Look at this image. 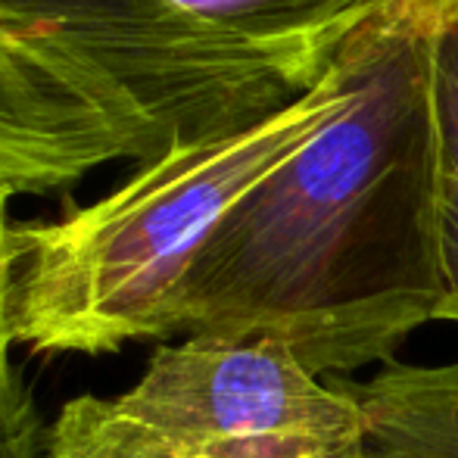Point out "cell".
Here are the masks:
<instances>
[{
    "label": "cell",
    "instance_id": "1",
    "mask_svg": "<svg viewBox=\"0 0 458 458\" xmlns=\"http://www.w3.org/2000/svg\"><path fill=\"white\" fill-rule=\"evenodd\" d=\"M434 4L403 0L346 44L344 103L199 243L169 300L172 337H268L321 377L393 362L443 318Z\"/></svg>",
    "mask_w": 458,
    "mask_h": 458
},
{
    "label": "cell",
    "instance_id": "2",
    "mask_svg": "<svg viewBox=\"0 0 458 458\" xmlns=\"http://www.w3.org/2000/svg\"><path fill=\"white\" fill-rule=\"evenodd\" d=\"M318 79L169 0H0V184L41 197L157 163L259 125Z\"/></svg>",
    "mask_w": 458,
    "mask_h": 458
},
{
    "label": "cell",
    "instance_id": "3",
    "mask_svg": "<svg viewBox=\"0 0 458 458\" xmlns=\"http://www.w3.org/2000/svg\"><path fill=\"white\" fill-rule=\"evenodd\" d=\"M340 54L306 94L259 125L134 165L113 193L60 222L13 225V344L103 356L172 337L169 300L199 243L344 103Z\"/></svg>",
    "mask_w": 458,
    "mask_h": 458
},
{
    "label": "cell",
    "instance_id": "4",
    "mask_svg": "<svg viewBox=\"0 0 458 458\" xmlns=\"http://www.w3.org/2000/svg\"><path fill=\"white\" fill-rule=\"evenodd\" d=\"M365 418L268 337L163 346L131 390L75 396L44 458H359Z\"/></svg>",
    "mask_w": 458,
    "mask_h": 458
},
{
    "label": "cell",
    "instance_id": "5",
    "mask_svg": "<svg viewBox=\"0 0 458 458\" xmlns=\"http://www.w3.org/2000/svg\"><path fill=\"white\" fill-rule=\"evenodd\" d=\"M222 35L318 79L362 29L403 0H169Z\"/></svg>",
    "mask_w": 458,
    "mask_h": 458
},
{
    "label": "cell",
    "instance_id": "6",
    "mask_svg": "<svg viewBox=\"0 0 458 458\" xmlns=\"http://www.w3.org/2000/svg\"><path fill=\"white\" fill-rule=\"evenodd\" d=\"M365 418L359 458H458V359L386 362L368 380H340Z\"/></svg>",
    "mask_w": 458,
    "mask_h": 458
},
{
    "label": "cell",
    "instance_id": "7",
    "mask_svg": "<svg viewBox=\"0 0 458 458\" xmlns=\"http://www.w3.org/2000/svg\"><path fill=\"white\" fill-rule=\"evenodd\" d=\"M437 163V234L446 281L443 321H458V0H437L428 35Z\"/></svg>",
    "mask_w": 458,
    "mask_h": 458
},
{
    "label": "cell",
    "instance_id": "8",
    "mask_svg": "<svg viewBox=\"0 0 458 458\" xmlns=\"http://www.w3.org/2000/svg\"><path fill=\"white\" fill-rule=\"evenodd\" d=\"M44 428L22 371L13 362L0 365V458H44Z\"/></svg>",
    "mask_w": 458,
    "mask_h": 458
},
{
    "label": "cell",
    "instance_id": "9",
    "mask_svg": "<svg viewBox=\"0 0 458 458\" xmlns=\"http://www.w3.org/2000/svg\"><path fill=\"white\" fill-rule=\"evenodd\" d=\"M13 193L0 184V365L10 362L13 325H10V293H13V222H10Z\"/></svg>",
    "mask_w": 458,
    "mask_h": 458
}]
</instances>
